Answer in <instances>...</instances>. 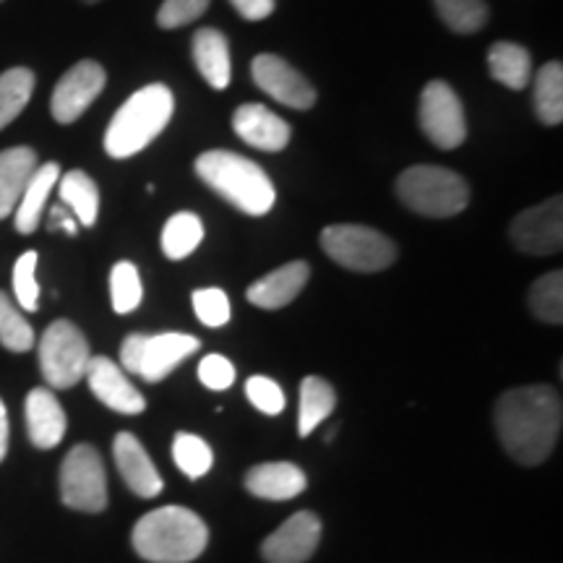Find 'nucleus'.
<instances>
[{
	"label": "nucleus",
	"instance_id": "31",
	"mask_svg": "<svg viewBox=\"0 0 563 563\" xmlns=\"http://www.w3.org/2000/svg\"><path fill=\"white\" fill-rule=\"evenodd\" d=\"M527 302H530L534 319L555 323V327L563 323V272L555 269L534 282L530 295H527Z\"/></svg>",
	"mask_w": 563,
	"mask_h": 563
},
{
	"label": "nucleus",
	"instance_id": "24",
	"mask_svg": "<svg viewBox=\"0 0 563 563\" xmlns=\"http://www.w3.org/2000/svg\"><path fill=\"white\" fill-rule=\"evenodd\" d=\"M58 191L60 201L70 214L76 217V222L84 228H91L100 214V188L89 178L84 170H70L58 178Z\"/></svg>",
	"mask_w": 563,
	"mask_h": 563
},
{
	"label": "nucleus",
	"instance_id": "16",
	"mask_svg": "<svg viewBox=\"0 0 563 563\" xmlns=\"http://www.w3.org/2000/svg\"><path fill=\"white\" fill-rule=\"evenodd\" d=\"M232 131L262 152H282L290 141V125L262 102H245L232 115Z\"/></svg>",
	"mask_w": 563,
	"mask_h": 563
},
{
	"label": "nucleus",
	"instance_id": "32",
	"mask_svg": "<svg viewBox=\"0 0 563 563\" xmlns=\"http://www.w3.org/2000/svg\"><path fill=\"white\" fill-rule=\"evenodd\" d=\"M173 460L183 475L199 481L214 464V452H211V446L201 435L178 433L173 441Z\"/></svg>",
	"mask_w": 563,
	"mask_h": 563
},
{
	"label": "nucleus",
	"instance_id": "1",
	"mask_svg": "<svg viewBox=\"0 0 563 563\" xmlns=\"http://www.w3.org/2000/svg\"><path fill=\"white\" fill-rule=\"evenodd\" d=\"M496 433L514 462L534 467L553 454L563 426L559 389L548 384L519 386L498 397L493 410Z\"/></svg>",
	"mask_w": 563,
	"mask_h": 563
},
{
	"label": "nucleus",
	"instance_id": "8",
	"mask_svg": "<svg viewBox=\"0 0 563 563\" xmlns=\"http://www.w3.org/2000/svg\"><path fill=\"white\" fill-rule=\"evenodd\" d=\"M89 342L76 323L53 321L40 340V368L53 389H70L84 378L89 365Z\"/></svg>",
	"mask_w": 563,
	"mask_h": 563
},
{
	"label": "nucleus",
	"instance_id": "30",
	"mask_svg": "<svg viewBox=\"0 0 563 563\" xmlns=\"http://www.w3.org/2000/svg\"><path fill=\"white\" fill-rule=\"evenodd\" d=\"M443 24L456 34H475L488 24L490 11L485 0H433Z\"/></svg>",
	"mask_w": 563,
	"mask_h": 563
},
{
	"label": "nucleus",
	"instance_id": "38",
	"mask_svg": "<svg viewBox=\"0 0 563 563\" xmlns=\"http://www.w3.org/2000/svg\"><path fill=\"white\" fill-rule=\"evenodd\" d=\"M211 0H165L157 11V24L162 30H180L203 16Z\"/></svg>",
	"mask_w": 563,
	"mask_h": 563
},
{
	"label": "nucleus",
	"instance_id": "42",
	"mask_svg": "<svg viewBox=\"0 0 563 563\" xmlns=\"http://www.w3.org/2000/svg\"><path fill=\"white\" fill-rule=\"evenodd\" d=\"M9 454V410H5L3 399H0V462Z\"/></svg>",
	"mask_w": 563,
	"mask_h": 563
},
{
	"label": "nucleus",
	"instance_id": "34",
	"mask_svg": "<svg viewBox=\"0 0 563 563\" xmlns=\"http://www.w3.org/2000/svg\"><path fill=\"white\" fill-rule=\"evenodd\" d=\"M0 344L11 352H30L34 347L32 323L3 290H0Z\"/></svg>",
	"mask_w": 563,
	"mask_h": 563
},
{
	"label": "nucleus",
	"instance_id": "10",
	"mask_svg": "<svg viewBox=\"0 0 563 563\" xmlns=\"http://www.w3.org/2000/svg\"><path fill=\"white\" fill-rule=\"evenodd\" d=\"M420 129L439 150H456L467 139V118L462 100L446 81L433 79L420 95Z\"/></svg>",
	"mask_w": 563,
	"mask_h": 563
},
{
	"label": "nucleus",
	"instance_id": "12",
	"mask_svg": "<svg viewBox=\"0 0 563 563\" xmlns=\"http://www.w3.org/2000/svg\"><path fill=\"white\" fill-rule=\"evenodd\" d=\"M108 74L97 60H79L68 68L55 84L51 97V112L60 125L76 123L91 108V102L102 95Z\"/></svg>",
	"mask_w": 563,
	"mask_h": 563
},
{
	"label": "nucleus",
	"instance_id": "29",
	"mask_svg": "<svg viewBox=\"0 0 563 563\" xmlns=\"http://www.w3.org/2000/svg\"><path fill=\"white\" fill-rule=\"evenodd\" d=\"M34 74L30 68H9L0 74V131L11 125L32 100Z\"/></svg>",
	"mask_w": 563,
	"mask_h": 563
},
{
	"label": "nucleus",
	"instance_id": "5",
	"mask_svg": "<svg viewBox=\"0 0 563 563\" xmlns=\"http://www.w3.org/2000/svg\"><path fill=\"white\" fill-rule=\"evenodd\" d=\"M397 196L415 214L446 220L467 209L470 183L446 167L415 165L397 178Z\"/></svg>",
	"mask_w": 563,
	"mask_h": 563
},
{
	"label": "nucleus",
	"instance_id": "7",
	"mask_svg": "<svg viewBox=\"0 0 563 563\" xmlns=\"http://www.w3.org/2000/svg\"><path fill=\"white\" fill-rule=\"evenodd\" d=\"M199 347L196 336L183 332L129 334L121 344V368L146 384H159Z\"/></svg>",
	"mask_w": 563,
	"mask_h": 563
},
{
	"label": "nucleus",
	"instance_id": "17",
	"mask_svg": "<svg viewBox=\"0 0 563 563\" xmlns=\"http://www.w3.org/2000/svg\"><path fill=\"white\" fill-rule=\"evenodd\" d=\"M112 456H115V464L118 470H121L125 485H129L136 496L154 498L157 493H162V485L165 483H162L152 456L146 454V449L141 446L136 435L129 431L118 433L115 441H112Z\"/></svg>",
	"mask_w": 563,
	"mask_h": 563
},
{
	"label": "nucleus",
	"instance_id": "15",
	"mask_svg": "<svg viewBox=\"0 0 563 563\" xmlns=\"http://www.w3.org/2000/svg\"><path fill=\"white\" fill-rule=\"evenodd\" d=\"M84 378H87L91 394L110 410L121 415H141L146 410L144 394L129 382L125 371L110 357L91 355Z\"/></svg>",
	"mask_w": 563,
	"mask_h": 563
},
{
	"label": "nucleus",
	"instance_id": "14",
	"mask_svg": "<svg viewBox=\"0 0 563 563\" xmlns=\"http://www.w3.org/2000/svg\"><path fill=\"white\" fill-rule=\"evenodd\" d=\"M319 543L321 519L313 511H298L264 540L262 555L269 563H306Z\"/></svg>",
	"mask_w": 563,
	"mask_h": 563
},
{
	"label": "nucleus",
	"instance_id": "11",
	"mask_svg": "<svg viewBox=\"0 0 563 563\" xmlns=\"http://www.w3.org/2000/svg\"><path fill=\"white\" fill-rule=\"evenodd\" d=\"M509 238L530 256H553L563 245V199L553 196L538 207L519 211L509 224Z\"/></svg>",
	"mask_w": 563,
	"mask_h": 563
},
{
	"label": "nucleus",
	"instance_id": "35",
	"mask_svg": "<svg viewBox=\"0 0 563 563\" xmlns=\"http://www.w3.org/2000/svg\"><path fill=\"white\" fill-rule=\"evenodd\" d=\"M37 262L34 251L21 253L19 262L13 264V295H16L19 308L34 313L40 308V285H37Z\"/></svg>",
	"mask_w": 563,
	"mask_h": 563
},
{
	"label": "nucleus",
	"instance_id": "33",
	"mask_svg": "<svg viewBox=\"0 0 563 563\" xmlns=\"http://www.w3.org/2000/svg\"><path fill=\"white\" fill-rule=\"evenodd\" d=\"M144 287H141L139 269L131 262H118L110 272V302L115 313H131L141 306Z\"/></svg>",
	"mask_w": 563,
	"mask_h": 563
},
{
	"label": "nucleus",
	"instance_id": "40",
	"mask_svg": "<svg viewBox=\"0 0 563 563\" xmlns=\"http://www.w3.org/2000/svg\"><path fill=\"white\" fill-rule=\"evenodd\" d=\"M230 3L232 9L249 21H262L272 16L274 9H277V0H230Z\"/></svg>",
	"mask_w": 563,
	"mask_h": 563
},
{
	"label": "nucleus",
	"instance_id": "2",
	"mask_svg": "<svg viewBox=\"0 0 563 563\" xmlns=\"http://www.w3.org/2000/svg\"><path fill=\"white\" fill-rule=\"evenodd\" d=\"M133 551L150 563H191L207 551L203 519L183 506H162L139 519L131 532Z\"/></svg>",
	"mask_w": 563,
	"mask_h": 563
},
{
	"label": "nucleus",
	"instance_id": "3",
	"mask_svg": "<svg viewBox=\"0 0 563 563\" xmlns=\"http://www.w3.org/2000/svg\"><path fill=\"white\" fill-rule=\"evenodd\" d=\"M196 175L243 214L264 217L277 201L274 183L262 170V165L235 152H203L196 159Z\"/></svg>",
	"mask_w": 563,
	"mask_h": 563
},
{
	"label": "nucleus",
	"instance_id": "13",
	"mask_svg": "<svg viewBox=\"0 0 563 563\" xmlns=\"http://www.w3.org/2000/svg\"><path fill=\"white\" fill-rule=\"evenodd\" d=\"M251 74L256 87L266 91L272 100L292 110H311L316 104V89L308 84L300 70H295L290 63L279 55L264 53L256 55L251 63Z\"/></svg>",
	"mask_w": 563,
	"mask_h": 563
},
{
	"label": "nucleus",
	"instance_id": "27",
	"mask_svg": "<svg viewBox=\"0 0 563 563\" xmlns=\"http://www.w3.org/2000/svg\"><path fill=\"white\" fill-rule=\"evenodd\" d=\"M534 112L543 125L563 121V66L559 60L545 63L534 76Z\"/></svg>",
	"mask_w": 563,
	"mask_h": 563
},
{
	"label": "nucleus",
	"instance_id": "22",
	"mask_svg": "<svg viewBox=\"0 0 563 563\" xmlns=\"http://www.w3.org/2000/svg\"><path fill=\"white\" fill-rule=\"evenodd\" d=\"M37 165V152L30 146H11L0 152V220L13 214Z\"/></svg>",
	"mask_w": 563,
	"mask_h": 563
},
{
	"label": "nucleus",
	"instance_id": "43",
	"mask_svg": "<svg viewBox=\"0 0 563 563\" xmlns=\"http://www.w3.org/2000/svg\"><path fill=\"white\" fill-rule=\"evenodd\" d=\"M84 3H89V5H95V3H100V0H84Z\"/></svg>",
	"mask_w": 563,
	"mask_h": 563
},
{
	"label": "nucleus",
	"instance_id": "44",
	"mask_svg": "<svg viewBox=\"0 0 563 563\" xmlns=\"http://www.w3.org/2000/svg\"><path fill=\"white\" fill-rule=\"evenodd\" d=\"M0 3H3V0H0Z\"/></svg>",
	"mask_w": 563,
	"mask_h": 563
},
{
	"label": "nucleus",
	"instance_id": "19",
	"mask_svg": "<svg viewBox=\"0 0 563 563\" xmlns=\"http://www.w3.org/2000/svg\"><path fill=\"white\" fill-rule=\"evenodd\" d=\"M308 277H311V266L306 262H290L279 269H274L262 277L258 282H253L249 287V302H253L256 308H264V311H279V308L290 306V302L298 298L306 287Z\"/></svg>",
	"mask_w": 563,
	"mask_h": 563
},
{
	"label": "nucleus",
	"instance_id": "21",
	"mask_svg": "<svg viewBox=\"0 0 563 563\" xmlns=\"http://www.w3.org/2000/svg\"><path fill=\"white\" fill-rule=\"evenodd\" d=\"M58 178H60L58 162H45V165H37V170L32 173V178L26 183L16 209H13V224H16L19 235H32V232L40 228L42 211L47 207V199H51L53 188L58 186Z\"/></svg>",
	"mask_w": 563,
	"mask_h": 563
},
{
	"label": "nucleus",
	"instance_id": "25",
	"mask_svg": "<svg viewBox=\"0 0 563 563\" xmlns=\"http://www.w3.org/2000/svg\"><path fill=\"white\" fill-rule=\"evenodd\" d=\"M488 70L493 79L504 87L514 91L525 89L532 79L530 51L517 42H496L488 51Z\"/></svg>",
	"mask_w": 563,
	"mask_h": 563
},
{
	"label": "nucleus",
	"instance_id": "4",
	"mask_svg": "<svg viewBox=\"0 0 563 563\" xmlns=\"http://www.w3.org/2000/svg\"><path fill=\"white\" fill-rule=\"evenodd\" d=\"M175 110V97L165 84H150L121 104L104 131V152L112 159H129L144 152L167 129Z\"/></svg>",
	"mask_w": 563,
	"mask_h": 563
},
{
	"label": "nucleus",
	"instance_id": "36",
	"mask_svg": "<svg viewBox=\"0 0 563 563\" xmlns=\"http://www.w3.org/2000/svg\"><path fill=\"white\" fill-rule=\"evenodd\" d=\"M194 311L196 319H199L203 327L220 329L230 321L232 308L228 292L220 290V287H203V290L194 292Z\"/></svg>",
	"mask_w": 563,
	"mask_h": 563
},
{
	"label": "nucleus",
	"instance_id": "18",
	"mask_svg": "<svg viewBox=\"0 0 563 563\" xmlns=\"http://www.w3.org/2000/svg\"><path fill=\"white\" fill-rule=\"evenodd\" d=\"M26 431L37 449H55L63 441L68 428L66 410H63L58 397L45 386H37L26 394L24 405Z\"/></svg>",
	"mask_w": 563,
	"mask_h": 563
},
{
	"label": "nucleus",
	"instance_id": "26",
	"mask_svg": "<svg viewBox=\"0 0 563 563\" xmlns=\"http://www.w3.org/2000/svg\"><path fill=\"white\" fill-rule=\"evenodd\" d=\"M336 407V391L321 376H306L300 384V412H298V433L300 439L311 435Z\"/></svg>",
	"mask_w": 563,
	"mask_h": 563
},
{
	"label": "nucleus",
	"instance_id": "20",
	"mask_svg": "<svg viewBox=\"0 0 563 563\" xmlns=\"http://www.w3.org/2000/svg\"><path fill=\"white\" fill-rule=\"evenodd\" d=\"M245 488L264 501H290L308 488L306 473L292 462L256 464L245 475Z\"/></svg>",
	"mask_w": 563,
	"mask_h": 563
},
{
	"label": "nucleus",
	"instance_id": "37",
	"mask_svg": "<svg viewBox=\"0 0 563 563\" xmlns=\"http://www.w3.org/2000/svg\"><path fill=\"white\" fill-rule=\"evenodd\" d=\"M245 397L264 415H279L287 405L285 389L277 382H272L269 376H251L249 384H245Z\"/></svg>",
	"mask_w": 563,
	"mask_h": 563
},
{
	"label": "nucleus",
	"instance_id": "9",
	"mask_svg": "<svg viewBox=\"0 0 563 563\" xmlns=\"http://www.w3.org/2000/svg\"><path fill=\"white\" fill-rule=\"evenodd\" d=\"M60 498L68 509L100 514L108 509V473L100 452L79 443L60 464Z\"/></svg>",
	"mask_w": 563,
	"mask_h": 563
},
{
	"label": "nucleus",
	"instance_id": "23",
	"mask_svg": "<svg viewBox=\"0 0 563 563\" xmlns=\"http://www.w3.org/2000/svg\"><path fill=\"white\" fill-rule=\"evenodd\" d=\"M194 63L199 68V74L207 79L211 89H228L230 76H232V63H230V45L228 37L222 32L199 30L194 34Z\"/></svg>",
	"mask_w": 563,
	"mask_h": 563
},
{
	"label": "nucleus",
	"instance_id": "41",
	"mask_svg": "<svg viewBox=\"0 0 563 563\" xmlns=\"http://www.w3.org/2000/svg\"><path fill=\"white\" fill-rule=\"evenodd\" d=\"M51 230H63L66 235H76V232H79V222H76V217L70 214L66 207H53Z\"/></svg>",
	"mask_w": 563,
	"mask_h": 563
},
{
	"label": "nucleus",
	"instance_id": "6",
	"mask_svg": "<svg viewBox=\"0 0 563 563\" xmlns=\"http://www.w3.org/2000/svg\"><path fill=\"white\" fill-rule=\"evenodd\" d=\"M321 249L350 272H384L397 262V243L368 224H329L321 232Z\"/></svg>",
	"mask_w": 563,
	"mask_h": 563
},
{
	"label": "nucleus",
	"instance_id": "28",
	"mask_svg": "<svg viewBox=\"0 0 563 563\" xmlns=\"http://www.w3.org/2000/svg\"><path fill=\"white\" fill-rule=\"evenodd\" d=\"M203 241V222L194 211H178L167 220L165 230H162V253H165L170 262H180L188 258L199 249Z\"/></svg>",
	"mask_w": 563,
	"mask_h": 563
},
{
	"label": "nucleus",
	"instance_id": "39",
	"mask_svg": "<svg viewBox=\"0 0 563 563\" xmlns=\"http://www.w3.org/2000/svg\"><path fill=\"white\" fill-rule=\"evenodd\" d=\"M199 382L211 391H224L235 384V365L224 355H207L199 363Z\"/></svg>",
	"mask_w": 563,
	"mask_h": 563
}]
</instances>
